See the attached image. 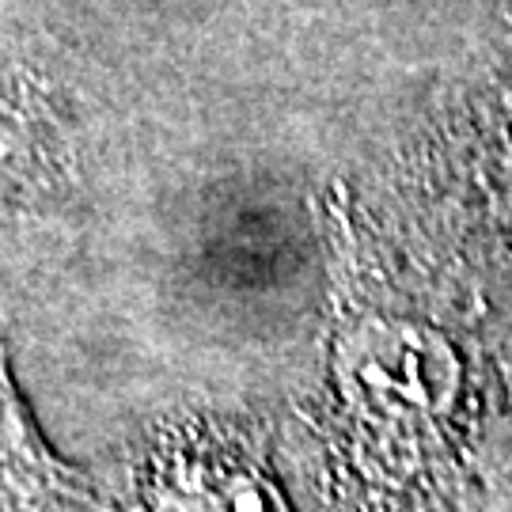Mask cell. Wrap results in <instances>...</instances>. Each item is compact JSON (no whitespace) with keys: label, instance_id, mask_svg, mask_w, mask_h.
<instances>
[{"label":"cell","instance_id":"6da1fadb","mask_svg":"<svg viewBox=\"0 0 512 512\" xmlns=\"http://www.w3.org/2000/svg\"><path fill=\"white\" fill-rule=\"evenodd\" d=\"M501 179H505V198H509V205H512V137H509V145H505V164H501Z\"/></svg>","mask_w":512,"mask_h":512}]
</instances>
